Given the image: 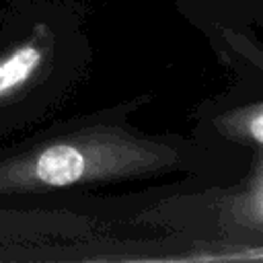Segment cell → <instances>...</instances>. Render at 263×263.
<instances>
[{
    "instance_id": "obj_1",
    "label": "cell",
    "mask_w": 263,
    "mask_h": 263,
    "mask_svg": "<svg viewBox=\"0 0 263 263\" xmlns=\"http://www.w3.org/2000/svg\"><path fill=\"white\" fill-rule=\"evenodd\" d=\"M183 148L115 121L88 119L0 148V197L119 183L183 166Z\"/></svg>"
},
{
    "instance_id": "obj_2",
    "label": "cell",
    "mask_w": 263,
    "mask_h": 263,
    "mask_svg": "<svg viewBox=\"0 0 263 263\" xmlns=\"http://www.w3.org/2000/svg\"><path fill=\"white\" fill-rule=\"evenodd\" d=\"M64 31L39 0H12L0 12V138L14 134L58 99Z\"/></svg>"
},
{
    "instance_id": "obj_3",
    "label": "cell",
    "mask_w": 263,
    "mask_h": 263,
    "mask_svg": "<svg viewBox=\"0 0 263 263\" xmlns=\"http://www.w3.org/2000/svg\"><path fill=\"white\" fill-rule=\"evenodd\" d=\"M138 222L201 240L263 242V164L234 187L164 197Z\"/></svg>"
},
{
    "instance_id": "obj_4",
    "label": "cell",
    "mask_w": 263,
    "mask_h": 263,
    "mask_svg": "<svg viewBox=\"0 0 263 263\" xmlns=\"http://www.w3.org/2000/svg\"><path fill=\"white\" fill-rule=\"evenodd\" d=\"M216 125L224 136L236 142L263 148V105L228 111L216 121Z\"/></svg>"
}]
</instances>
